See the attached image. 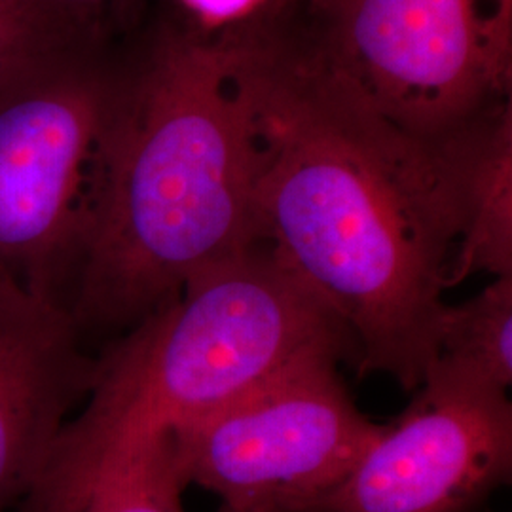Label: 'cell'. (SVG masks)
<instances>
[{
  "label": "cell",
  "mask_w": 512,
  "mask_h": 512,
  "mask_svg": "<svg viewBox=\"0 0 512 512\" xmlns=\"http://www.w3.org/2000/svg\"><path fill=\"white\" fill-rule=\"evenodd\" d=\"M50 33L61 40H97V12L112 0H18Z\"/></svg>",
  "instance_id": "4fadbf2b"
},
{
  "label": "cell",
  "mask_w": 512,
  "mask_h": 512,
  "mask_svg": "<svg viewBox=\"0 0 512 512\" xmlns=\"http://www.w3.org/2000/svg\"><path fill=\"white\" fill-rule=\"evenodd\" d=\"M342 359L311 353L169 435L188 486L220 512H310L384 429L351 399Z\"/></svg>",
  "instance_id": "8992f818"
},
{
  "label": "cell",
  "mask_w": 512,
  "mask_h": 512,
  "mask_svg": "<svg viewBox=\"0 0 512 512\" xmlns=\"http://www.w3.org/2000/svg\"><path fill=\"white\" fill-rule=\"evenodd\" d=\"M118 78L101 40H84L44 50L0 80V272L61 306Z\"/></svg>",
  "instance_id": "5b68a950"
},
{
  "label": "cell",
  "mask_w": 512,
  "mask_h": 512,
  "mask_svg": "<svg viewBox=\"0 0 512 512\" xmlns=\"http://www.w3.org/2000/svg\"><path fill=\"white\" fill-rule=\"evenodd\" d=\"M266 61L258 239L346 334L361 374L418 389L465 226L463 131L414 137Z\"/></svg>",
  "instance_id": "6da1fadb"
},
{
  "label": "cell",
  "mask_w": 512,
  "mask_h": 512,
  "mask_svg": "<svg viewBox=\"0 0 512 512\" xmlns=\"http://www.w3.org/2000/svg\"><path fill=\"white\" fill-rule=\"evenodd\" d=\"M349 357L327 310L258 243L192 279L97 357L92 387L18 512H84L95 484L317 351Z\"/></svg>",
  "instance_id": "3957f363"
},
{
  "label": "cell",
  "mask_w": 512,
  "mask_h": 512,
  "mask_svg": "<svg viewBox=\"0 0 512 512\" xmlns=\"http://www.w3.org/2000/svg\"><path fill=\"white\" fill-rule=\"evenodd\" d=\"M61 44L71 42L55 37L18 0H0V80L27 59Z\"/></svg>",
  "instance_id": "7c38bea8"
},
{
  "label": "cell",
  "mask_w": 512,
  "mask_h": 512,
  "mask_svg": "<svg viewBox=\"0 0 512 512\" xmlns=\"http://www.w3.org/2000/svg\"><path fill=\"white\" fill-rule=\"evenodd\" d=\"M511 476L509 393L425 374L410 406L310 512H475Z\"/></svg>",
  "instance_id": "52a82bcc"
},
{
  "label": "cell",
  "mask_w": 512,
  "mask_h": 512,
  "mask_svg": "<svg viewBox=\"0 0 512 512\" xmlns=\"http://www.w3.org/2000/svg\"><path fill=\"white\" fill-rule=\"evenodd\" d=\"M512 0H300L310 46L266 52L395 128L444 141L509 73Z\"/></svg>",
  "instance_id": "277c9868"
},
{
  "label": "cell",
  "mask_w": 512,
  "mask_h": 512,
  "mask_svg": "<svg viewBox=\"0 0 512 512\" xmlns=\"http://www.w3.org/2000/svg\"><path fill=\"white\" fill-rule=\"evenodd\" d=\"M255 38L167 33L120 71L67 310L82 340L133 329L260 243Z\"/></svg>",
  "instance_id": "7a4b0ae2"
},
{
  "label": "cell",
  "mask_w": 512,
  "mask_h": 512,
  "mask_svg": "<svg viewBox=\"0 0 512 512\" xmlns=\"http://www.w3.org/2000/svg\"><path fill=\"white\" fill-rule=\"evenodd\" d=\"M188 482L169 435L143 444L95 484L84 512H186Z\"/></svg>",
  "instance_id": "8fae6325"
},
{
  "label": "cell",
  "mask_w": 512,
  "mask_h": 512,
  "mask_svg": "<svg viewBox=\"0 0 512 512\" xmlns=\"http://www.w3.org/2000/svg\"><path fill=\"white\" fill-rule=\"evenodd\" d=\"M95 370L67 308L0 272V512L37 488Z\"/></svg>",
  "instance_id": "ba28073f"
},
{
  "label": "cell",
  "mask_w": 512,
  "mask_h": 512,
  "mask_svg": "<svg viewBox=\"0 0 512 512\" xmlns=\"http://www.w3.org/2000/svg\"><path fill=\"white\" fill-rule=\"evenodd\" d=\"M425 374L509 393L512 385V275L492 277L476 296L456 306H446L435 353Z\"/></svg>",
  "instance_id": "30bf717a"
},
{
  "label": "cell",
  "mask_w": 512,
  "mask_h": 512,
  "mask_svg": "<svg viewBox=\"0 0 512 512\" xmlns=\"http://www.w3.org/2000/svg\"><path fill=\"white\" fill-rule=\"evenodd\" d=\"M465 226L452 262L450 287L471 275H512L511 116L461 137Z\"/></svg>",
  "instance_id": "9c48e42d"
},
{
  "label": "cell",
  "mask_w": 512,
  "mask_h": 512,
  "mask_svg": "<svg viewBox=\"0 0 512 512\" xmlns=\"http://www.w3.org/2000/svg\"><path fill=\"white\" fill-rule=\"evenodd\" d=\"M184 10L209 27V31L230 27L253 18L272 0H179Z\"/></svg>",
  "instance_id": "5bb4252c"
}]
</instances>
